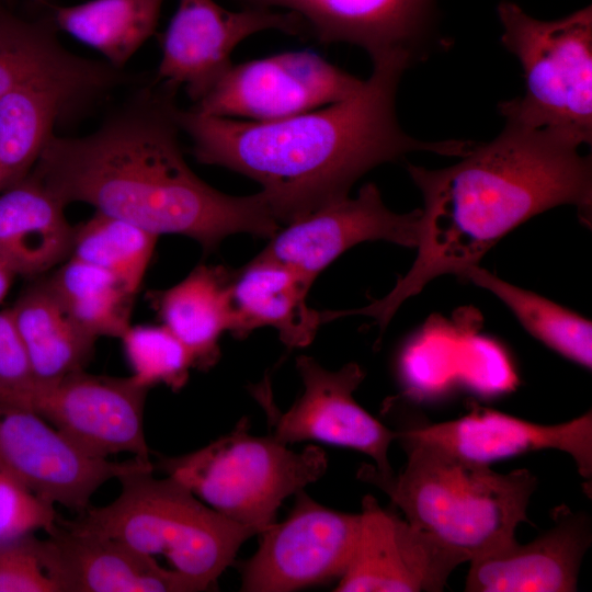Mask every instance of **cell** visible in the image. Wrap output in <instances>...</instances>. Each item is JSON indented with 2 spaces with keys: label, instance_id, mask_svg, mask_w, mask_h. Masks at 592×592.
Here are the masks:
<instances>
[{
  "label": "cell",
  "instance_id": "obj_1",
  "mask_svg": "<svg viewBox=\"0 0 592 592\" xmlns=\"http://www.w3.org/2000/svg\"><path fill=\"white\" fill-rule=\"evenodd\" d=\"M177 91L153 80L91 134H54L29 174L66 206L86 203L158 237H189L205 251L235 234L271 238L282 227L261 191L225 194L186 163Z\"/></svg>",
  "mask_w": 592,
  "mask_h": 592
},
{
  "label": "cell",
  "instance_id": "obj_2",
  "mask_svg": "<svg viewBox=\"0 0 592 592\" xmlns=\"http://www.w3.org/2000/svg\"><path fill=\"white\" fill-rule=\"evenodd\" d=\"M402 57L373 61V72L352 96L278 121L213 116L178 106L175 118L195 159L227 168L262 186L281 224H289L349 196L373 168L412 151L465 155L468 140L422 141L403 132L396 114Z\"/></svg>",
  "mask_w": 592,
  "mask_h": 592
},
{
  "label": "cell",
  "instance_id": "obj_3",
  "mask_svg": "<svg viewBox=\"0 0 592 592\" xmlns=\"http://www.w3.org/2000/svg\"><path fill=\"white\" fill-rule=\"evenodd\" d=\"M579 147L551 132L505 121L496 138L474 144L453 166L407 164L423 200L417 258L386 296L339 315L371 317L382 334L405 300L435 277H462L527 219L570 204L590 221L592 161Z\"/></svg>",
  "mask_w": 592,
  "mask_h": 592
},
{
  "label": "cell",
  "instance_id": "obj_4",
  "mask_svg": "<svg viewBox=\"0 0 592 592\" xmlns=\"http://www.w3.org/2000/svg\"><path fill=\"white\" fill-rule=\"evenodd\" d=\"M397 440L408 455L405 468L382 477L372 466H363L358 478L388 494L410 524L465 554L469 561L516 543V527L527 520L536 489L534 474L527 469L501 474L489 464L460 458L429 443Z\"/></svg>",
  "mask_w": 592,
  "mask_h": 592
},
{
  "label": "cell",
  "instance_id": "obj_5",
  "mask_svg": "<svg viewBox=\"0 0 592 592\" xmlns=\"http://www.w3.org/2000/svg\"><path fill=\"white\" fill-rule=\"evenodd\" d=\"M153 467L121 476L118 497L87 508L71 530L116 539L145 555L163 556L195 592L215 587L240 547L257 532L224 516L171 476L157 478Z\"/></svg>",
  "mask_w": 592,
  "mask_h": 592
},
{
  "label": "cell",
  "instance_id": "obj_6",
  "mask_svg": "<svg viewBox=\"0 0 592 592\" xmlns=\"http://www.w3.org/2000/svg\"><path fill=\"white\" fill-rule=\"evenodd\" d=\"M501 43L519 60L524 94L499 104L506 122L548 130L579 146L592 140V7L551 21L516 3L498 5Z\"/></svg>",
  "mask_w": 592,
  "mask_h": 592
},
{
  "label": "cell",
  "instance_id": "obj_7",
  "mask_svg": "<svg viewBox=\"0 0 592 592\" xmlns=\"http://www.w3.org/2000/svg\"><path fill=\"white\" fill-rule=\"evenodd\" d=\"M242 418L227 434L192 453L163 457L158 467L229 520L259 535L276 522L283 501L319 480L323 449L294 451L272 434L257 436Z\"/></svg>",
  "mask_w": 592,
  "mask_h": 592
},
{
  "label": "cell",
  "instance_id": "obj_8",
  "mask_svg": "<svg viewBox=\"0 0 592 592\" xmlns=\"http://www.w3.org/2000/svg\"><path fill=\"white\" fill-rule=\"evenodd\" d=\"M296 368L304 389L286 411L274 405L267 378L252 389L267 414L270 434L288 445L317 441L353 448L374 460L372 467L377 475H394L388 449L398 439V431L385 426L354 399L353 394L365 377L361 366L349 363L330 371L315 358L300 355Z\"/></svg>",
  "mask_w": 592,
  "mask_h": 592
},
{
  "label": "cell",
  "instance_id": "obj_9",
  "mask_svg": "<svg viewBox=\"0 0 592 592\" xmlns=\"http://www.w3.org/2000/svg\"><path fill=\"white\" fill-rule=\"evenodd\" d=\"M364 81L311 52H288L230 67L191 107L252 122L278 121L354 95Z\"/></svg>",
  "mask_w": 592,
  "mask_h": 592
},
{
  "label": "cell",
  "instance_id": "obj_10",
  "mask_svg": "<svg viewBox=\"0 0 592 592\" xmlns=\"http://www.w3.org/2000/svg\"><path fill=\"white\" fill-rule=\"evenodd\" d=\"M281 522L262 531L257 551L240 567L244 592H291L339 580L360 531V513L327 508L304 490Z\"/></svg>",
  "mask_w": 592,
  "mask_h": 592
},
{
  "label": "cell",
  "instance_id": "obj_11",
  "mask_svg": "<svg viewBox=\"0 0 592 592\" xmlns=\"http://www.w3.org/2000/svg\"><path fill=\"white\" fill-rule=\"evenodd\" d=\"M147 467L93 457L37 413L0 403V468L54 505L81 513L106 481Z\"/></svg>",
  "mask_w": 592,
  "mask_h": 592
},
{
  "label": "cell",
  "instance_id": "obj_12",
  "mask_svg": "<svg viewBox=\"0 0 592 592\" xmlns=\"http://www.w3.org/2000/svg\"><path fill=\"white\" fill-rule=\"evenodd\" d=\"M307 35L303 20L289 11L223 8L214 0H179L162 38L155 81L184 88L196 103L230 67V56L247 37L263 31Z\"/></svg>",
  "mask_w": 592,
  "mask_h": 592
},
{
  "label": "cell",
  "instance_id": "obj_13",
  "mask_svg": "<svg viewBox=\"0 0 592 592\" xmlns=\"http://www.w3.org/2000/svg\"><path fill=\"white\" fill-rule=\"evenodd\" d=\"M149 389L129 377L71 373L35 388L32 411L84 453L107 459L130 453L150 463L144 415Z\"/></svg>",
  "mask_w": 592,
  "mask_h": 592
},
{
  "label": "cell",
  "instance_id": "obj_14",
  "mask_svg": "<svg viewBox=\"0 0 592 592\" xmlns=\"http://www.w3.org/2000/svg\"><path fill=\"white\" fill-rule=\"evenodd\" d=\"M469 558L413 526L371 494L362 500L356 545L335 592H439Z\"/></svg>",
  "mask_w": 592,
  "mask_h": 592
},
{
  "label": "cell",
  "instance_id": "obj_15",
  "mask_svg": "<svg viewBox=\"0 0 592 592\" xmlns=\"http://www.w3.org/2000/svg\"><path fill=\"white\" fill-rule=\"evenodd\" d=\"M420 208L406 214L390 210L378 187L363 185L356 197H344L286 224L262 250L315 281L317 275L351 247L386 240L415 247Z\"/></svg>",
  "mask_w": 592,
  "mask_h": 592
},
{
  "label": "cell",
  "instance_id": "obj_16",
  "mask_svg": "<svg viewBox=\"0 0 592 592\" xmlns=\"http://www.w3.org/2000/svg\"><path fill=\"white\" fill-rule=\"evenodd\" d=\"M242 7L281 8L297 14L323 44L348 43L373 61L403 57L411 64L433 27L436 0H234Z\"/></svg>",
  "mask_w": 592,
  "mask_h": 592
},
{
  "label": "cell",
  "instance_id": "obj_17",
  "mask_svg": "<svg viewBox=\"0 0 592 592\" xmlns=\"http://www.w3.org/2000/svg\"><path fill=\"white\" fill-rule=\"evenodd\" d=\"M460 458L489 464L526 452L553 448L569 454L585 479L592 476V413L554 425L537 424L492 409L478 408L462 418L398 431Z\"/></svg>",
  "mask_w": 592,
  "mask_h": 592
},
{
  "label": "cell",
  "instance_id": "obj_18",
  "mask_svg": "<svg viewBox=\"0 0 592 592\" xmlns=\"http://www.w3.org/2000/svg\"><path fill=\"white\" fill-rule=\"evenodd\" d=\"M554 526L527 544L470 560L467 592H573L592 539L590 519L559 506Z\"/></svg>",
  "mask_w": 592,
  "mask_h": 592
},
{
  "label": "cell",
  "instance_id": "obj_19",
  "mask_svg": "<svg viewBox=\"0 0 592 592\" xmlns=\"http://www.w3.org/2000/svg\"><path fill=\"white\" fill-rule=\"evenodd\" d=\"M44 539L59 592H195L180 573L116 539L57 522Z\"/></svg>",
  "mask_w": 592,
  "mask_h": 592
},
{
  "label": "cell",
  "instance_id": "obj_20",
  "mask_svg": "<svg viewBox=\"0 0 592 592\" xmlns=\"http://www.w3.org/2000/svg\"><path fill=\"white\" fill-rule=\"evenodd\" d=\"M312 283L297 269L260 252L232 271L234 335L244 338L258 328L272 327L287 346L308 345L322 325L320 311L306 300Z\"/></svg>",
  "mask_w": 592,
  "mask_h": 592
},
{
  "label": "cell",
  "instance_id": "obj_21",
  "mask_svg": "<svg viewBox=\"0 0 592 592\" xmlns=\"http://www.w3.org/2000/svg\"><path fill=\"white\" fill-rule=\"evenodd\" d=\"M55 26L53 20L27 22L0 13V96L23 84L45 82L87 99L121 82V70L64 48Z\"/></svg>",
  "mask_w": 592,
  "mask_h": 592
},
{
  "label": "cell",
  "instance_id": "obj_22",
  "mask_svg": "<svg viewBox=\"0 0 592 592\" xmlns=\"http://www.w3.org/2000/svg\"><path fill=\"white\" fill-rule=\"evenodd\" d=\"M65 207L27 174L0 193V257L16 275L38 277L69 259L75 226Z\"/></svg>",
  "mask_w": 592,
  "mask_h": 592
},
{
  "label": "cell",
  "instance_id": "obj_23",
  "mask_svg": "<svg viewBox=\"0 0 592 592\" xmlns=\"http://www.w3.org/2000/svg\"><path fill=\"white\" fill-rule=\"evenodd\" d=\"M231 277L225 266L201 264L178 284L147 295L162 325L191 353L195 368L213 367L220 355V337L235 332Z\"/></svg>",
  "mask_w": 592,
  "mask_h": 592
},
{
  "label": "cell",
  "instance_id": "obj_24",
  "mask_svg": "<svg viewBox=\"0 0 592 592\" xmlns=\"http://www.w3.org/2000/svg\"><path fill=\"white\" fill-rule=\"evenodd\" d=\"M10 309L31 364L35 388L86 369L98 338L70 318L45 277L29 285Z\"/></svg>",
  "mask_w": 592,
  "mask_h": 592
},
{
  "label": "cell",
  "instance_id": "obj_25",
  "mask_svg": "<svg viewBox=\"0 0 592 592\" xmlns=\"http://www.w3.org/2000/svg\"><path fill=\"white\" fill-rule=\"evenodd\" d=\"M86 99L56 84L36 82L0 96V189L20 182L33 169L61 114Z\"/></svg>",
  "mask_w": 592,
  "mask_h": 592
},
{
  "label": "cell",
  "instance_id": "obj_26",
  "mask_svg": "<svg viewBox=\"0 0 592 592\" xmlns=\"http://www.w3.org/2000/svg\"><path fill=\"white\" fill-rule=\"evenodd\" d=\"M164 0H89L54 5L53 22L121 70L157 29Z\"/></svg>",
  "mask_w": 592,
  "mask_h": 592
},
{
  "label": "cell",
  "instance_id": "obj_27",
  "mask_svg": "<svg viewBox=\"0 0 592 592\" xmlns=\"http://www.w3.org/2000/svg\"><path fill=\"white\" fill-rule=\"evenodd\" d=\"M47 284L70 318L95 338H119L130 326L135 296L113 274L69 258Z\"/></svg>",
  "mask_w": 592,
  "mask_h": 592
},
{
  "label": "cell",
  "instance_id": "obj_28",
  "mask_svg": "<svg viewBox=\"0 0 592 592\" xmlns=\"http://www.w3.org/2000/svg\"><path fill=\"white\" fill-rule=\"evenodd\" d=\"M462 277L501 299L534 338L587 367L592 364V323L580 315L527 289L508 283L479 265Z\"/></svg>",
  "mask_w": 592,
  "mask_h": 592
},
{
  "label": "cell",
  "instance_id": "obj_29",
  "mask_svg": "<svg viewBox=\"0 0 592 592\" xmlns=\"http://www.w3.org/2000/svg\"><path fill=\"white\" fill-rule=\"evenodd\" d=\"M157 240L158 236L136 225L95 210L75 226L69 258L110 272L137 295Z\"/></svg>",
  "mask_w": 592,
  "mask_h": 592
},
{
  "label": "cell",
  "instance_id": "obj_30",
  "mask_svg": "<svg viewBox=\"0 0 592 592\" xmlns=\"http://www.w3.org/2000/svg\"><path fill=\"white\" fill-rule=\"evenodd\" d=\"M121 340L133 371L130 377L145 388L162 384L179 391L195 368L189 350L163 325H130Z\"/></svg>",
  "mask_w": 592,
  "mask_h": 592
},
{
  "label": "cell",
  "instance_id": "obj_31",
  "mask_svg": "<svg viewBox=\"0 0 592 592\" xmlns=\"http://www.w3.org/2000/svg\"><path fill=\"white\" fill-rule=\"evenodd\" d=\"M0 592H59L34 532L0 538Z\"/></svg>",
  "mask_w": 592,
  "mask_h": 592
},
{
  "label": "cell",
  "instance_id": "obj_32",
  "mask_svg": "<svg viewBox=\"0 0 592 592\" xmlns=\"http://www.w3.org/2000/svg\"><path fill=\"white\" fill-rule=\"evenodd\" d=\"M35 380L11 309L0 311V403L32 411Z\"/></svg>",
  "mask_w": 592,
  "mask_h": 592
},
{
  "label": "cell",
  "instance_id": "obj_33",
  "mask_svg": "<svg viewBox=\"0 0 592 592\" xmlns=\"http://www.w3.org/2000/svg\"><path fill=\"white\" fill-rule=\"evenodd\" d=\"M55 505L42 500L0 468V538L43 530L57 522Z\"/></svg>",
  "mask_w": 592,
  "mask_h": 592
},
{
  "label": "cell",
  "instance_id": "obj_34",
  "mask_svg": "<svg viewBox=\"0 0 592 592\" xmlns=\"http://www.w3.org/2000/svg\"><path fill=\"white\" fill-rule=\"evenodd\" d=\"M16 274L11 266L0 257V303L5 297Z\"/></svg>",
  "mask_w": 592,
  "mask_h": 592
},
{
  "label": "cell",
  "instance_id": "obj_35",
  "mask_svg": "<svg viewBox=\"0 0 592 592\" xmlns=\"http://www.w3.org/2000/svg\"><path fill=\"white\" fill-rule=\"evenodd\" d=\"M32 1L35 4L43 5V4H47L49 0H32Z\"/></svg>",
  "mask_w": 592,
  "mask_h": 592
},
{
  "label": "cell",
  "instance_id": "obj_36",
  "mask_svg": "<svg viewBox=\"0 0 592 592\" xmlns=\"http://www.w3.org/2000/svg\"><path fill=\"white\" fill-rule=\"evenodd\" d=\"M0 191H1V189H0Z\"/></svg>",
  "mask_w": 592,
  "mask_h": 592
}]
</instances>
